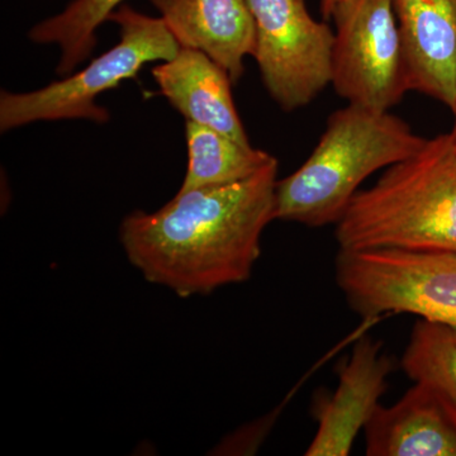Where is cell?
Here are the masks:
<instances>
[{
	"label": "cell",
	"instance_id": "cell-1",
	"mask_svg": "<svg viewBox=\"0 0 456 456\" xmlns=\"http://www.w3.org/2000/svg\"><path fill=\"white\" fill-rule=\"evenodd\" d=\"M278 160L230 184L178 191L159 211L123 218L119 241L149 283L180 298L248 281L275 220Z\"/></svg>",
	"mask_w": 456,
	"mask_h": 456
},
{
	"label": "cell",
	"instance_id": "cell-2",
	"mask_svg": "<svg viewBox=\"0 0 456 456\" xmlns=\"http://www.w3.org/2000/svg\"><path fill=\"white\" fill-rule=\"evenodd\" d=\"M340 251L456 253V132L426 140L360 189L336 224Z\"/></svg>",
	"mask_w": 456,
	"mask_h": 456
},
{
	"label": "cell",
	"instance_id": "cell-3",
	"mask_svg": "<svg viewBox=\"0 0 456 456\" xmlns=\"http://www.w3.org/2000/svg\"><path fill=\"white\" fill-rule=\"evenodd\" d=\"M426 140L389 110L347 104L329 117L301 167L278 180L275 220L338 224L369 176L410 158Z\"/></svg>",
	"mask_w": 456,
	"mask_h": 456
},
{
	"label": "cell",
	"instance_id": "cell-4",
	"mask_svg": "<svg viewBox=\"0 0 456 456\" xmlns=\"http://www.w3.org/2000/svg\"><path fill=\"white\" fill-rule=\"evenodd\" d=\"M108 20L119 27L118 44L95 57L83 70L28 93L3 90L0 95V130L3 134L41 121L88 119L97 125L110 122L107 108L97 98L122 82L136 79L149 62L167 61L180 45L160 17L140 13L121 4Z\"/></svg>",
	"mask_w": 456,
	"mask_h": 456
},
{
	"label": "cell",
	"instance_id": "cell-5",
	"mask_svg": "<svg viewBox=\"0 0 456 456\" xmlns=\"http://www.w3.org/2000/svg\"><path fill=\"white\" fill-rule=\"evenodd\" d=\"M336 283L360 316L410 314L456 327V253L340 251Z\"/></svg>",
	"mask_w": 456,
	"mask_h": 456
},
{
	"label": "cell",
	"instance_id": "cell-6",
	"mask_svg": "<svg viewBox=\"0 0 456 456\" xmlns=\"http://www.w3.org/2000/svg\"><path fill=\"white\" fill-rule=\"evenodd\" d=\"M331 18L338 97L370 110L397 106L410 89L393 0H341Z\"/></svg>",
	"mask_w": 456,
	"mask_h": 456
},
{
	"label": "cell",
	"instance_id": "cell-7",
	"mask_svg": "<svg viewBox=\"0 0 456 456\" xmlns=\"http://www.w3.org/2000/svg\"><path fill=\"white\" fill-rule=\"evenodd\" d=\"M256 29L261 79L285 112L308 106L331 84L335 31L305 0H248Z\"/></svg>",
	"mask_w": 456,
	"mask_h": 456
},
{
	"label": "cell",
	"instance_id": "cell-8",
	"mask_svg": "<svg viewBox=\"0 0 456 456\" xmlns=\"http://www.w3.org/2000/svg\"><path fill=\"white\" fill-rule=\"evenodd\" d=\"M382 345L365 336L351 351L338 371V383L330 397L318 401L317 431L307 456L350 455L359 432L379 408L392 362Z\"/></svg>",
	"mask_w": 456,
	"mask_h": 456
},
{
	"label": "cell",
	"instance_id": "cell-9",
	"mask_svg": "<svg viewBox=\"0 0 456 456\" xmlns=\"http://www.w3.org/2000/svg\"><path fill=\"white\" fill-rule=\"evenodd\" d=\"M408 89L456 104V0H393Z\"/></svg>",
	"mask_w": 456,
	"mask_h": 456
},
{
	"label": "cell",
	"instance_id": "cell-10",
	"mask_svg": "<svg viewBox=\"0 0 456 456\" xmlns=\"http://www.w3.org/2000/svg\"><path fill=\"white\" fill-rule=\"evenodd\" d=\"M364 431L369 456H456V403L415 382L393 406L380 404Z\"/></svg>",
	"mask_w": 456,
	"mask_h": 456
},
{
	"label": "cell",
	"instance_id": "cell-11",
	"mask_svg": "<svg viewBox=\"0 0 456 456\" xmlns=\"http://www.w3.org/2000/svg\"><path fill=\"white\" fill-rule=\"evenodd\" d=\"M180 47L202 51L233 84L254 56L256 29L248 0H149Z\"/></svg>",
	"mask_w": 456,
	"mask_h": 456
},
{
	"label": "cell",
	"instance_id": "cell-12",
	"mask_svg": "<svg viewBox=\"0 0 456 456\" xmlns=\"http://www.w3.org/2000/svg\"><path fill=\"white\" fill-rule=\"evenodd\" d=\"M160 94L188 122L212 128L251 145L233 102L230 75L200 50L180 47L167 61L151 70Z\"/></svg>",
	"mask_w": 456,
	"mask_h": 456
},
{
	"label": "cell",
	"instance_id": "cell-13",
	"mask_svg": "<svg viewBox=\"0 0 456 456\" xmlns=\"http://www.w3.org/2000/svg\"><path fill=\"white\" fill-rule=\"evenodd\" d=\"M185 137L188 167L178 191L240 182L275 160L269 152L197 123H185Z\"/></svg>",
	"mask_w": 456,
	"mask_h": 456
},
{
	"label": "cell",
	"instance_id": "cell-14",
	"mask_svg": "<svg viewBox=\"0 0 456 456\" xmlns=\"http://www.w3.org/2000/svg\"><path fill=\"white\" fill-rule=\"evenodd\" d=\"M123 0H73L55 16L33 26L29 40L37 45H57L61 51L56 74H73L88 60L98 44L97 32Z\"/></svg>",
	"mask_w": 456,
	"mask_h": 456
},
{
	"label": "cell",
	"instance_id": "cell-15",
	"mask_svg": "<svg viewBox=\"0 0 456 456\" xmlns=\"http://www.w3.org/2000/svg\"><path fill=\"white\" fill-rule=\"evenodd\" d=\"M402 368L413 382L431 384L456 403V327L425 320L416 322Z\"/></svg>",
	"mask_w": 456,
	"mask_h": 456
},
{
	"label": "cell",
	"instance_id": "cell-16",
	"mask_svg": "<svg viewBox=\"0 0 456 456\" xmlns=\"http://www.w3.org/2000/svg\"><path fill=\"white\" fill-rule=\"evenodd\" d=\"M340 2L341 0H320L321 13L325 20H330L332 17L336 5Z\"/></svg>",
	"mask_w": 456,
	"mask_h": 456
},
{
	"label": "cell",
	"instance_id": "cell-17",
	"mask_svg": "<svg viewBox=\"0 0 456 456\" xmlns=\"http://www.w3.org/2000/svg\"><path fill=\"white\" fill-rule=\"evenodd\" d=\"M452 114H454V118H455L454 126H452V130H454L456 132V104H455L454 110H452Z\"/></svg>",
	"mask_w": 456,
	"mask_h": 456
}]
</instances>
